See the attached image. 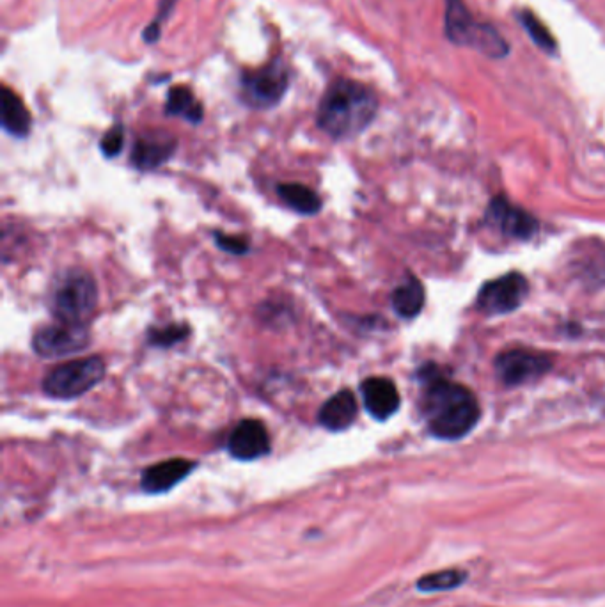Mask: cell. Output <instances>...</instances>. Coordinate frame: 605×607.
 Wrapping results in <instances>:
<instances>
[{"instance_id": "1", "label": "cell", "mask_w": 605, "mask_h": 607, "mask_svg": "<svg viewBox=\"0 0 605 607\" xmlns=\"http://www.w3.org/2000/svg\"><path fill=\"white\" fill-rule=\"evenodd\" d=\"M421 375L425 380L423 414L432 435L442 441H456L469 434L480 421L476 396L462 384L440 377L435 370Z\"/></svg>"}, {"instance_id": "2", "label": "cell", "mask_w": 605, "mask_h": 607, "mask_svg": "<svg viewBox=\"0 0 605 607\" xmlns=\"http://www.w3.org/2000/svg\"><path fill=\"white\" fill-rule=\"evenodd\" d=\"M377 111V95L370 87L355 80L339 79L325 91L316 123L332 139L346 141L370 127Z\"/></svg>"}, {"instance_id": "3", "label": "cell", "mask_w": 605, "mask_h": 607, "mask_svg": "<svg viewBox=\"0 0 605 607\" xmlns=\"http://www.w3.org/2000/svg\"><path fill=\"white\" fill-rule=\"evenodd\" d=\"M98 306V286L86 270L71 269L55 279L50 311L61 324L87 325Z\"/></svg>"}, {"instance_id": "4", "label": "cell", "mask_w": 605, "mask_h": 607, "mask_svg": "<svg viewBox=\"0 0 605 607\" xmlns=\"http://www.w3.org/2000/svg\"><path fill=\"white\" fill-rule=\"evenodd\" d=\"M446 36L456 45L476 48L488 57H504L508 43L492 25L474 20L471 11L460 0H449L446 9Z\"/></svg>"}, {"instance_id": "5", "label": "cell", "mask_w": 605, "mask_h": 607, "mask_svg": "<svg viewBox=\"0 0 605 607\" xmlns=\"http://www.w3.org/2000/svg\"><path fill=\"white\" fill-rule=\"evenodd\" d=\"M105 371V361L96 355L61 364L43 380V393L55 400L79 398L102 382Z\"/></svg>"}, {"instance_id": "6", "label": "cell", "mask_w": 605, "mask_h": 607, "mask_svg": "<svg viewBox=\"0 0 605 607\" xmlns=\"http://www.w3.org/2000/svg\"><path fill=\"white\" fill-rule=\"evenodd\" d=\"M242 98L252 109H272L283 100L290 73L281 61L263 66L260 70L249 71L242 77Z\"/></svg>"}, {"instance_id": "7", "label": "cell", "mask_w": 605, "mask_h": 607, "mask_svg": "<svg viewBox=\"0 0 605 607\" xmlns=\"http://www.w3.org/2000/svg\"><path fill=\"white\" fill-rule=\"evenodd\" d=\"M529 295V283L522 274H506L488 281L476 299V308L488 316L508 315L519 309Z\"/></svg>"}, {"instance_id": "8", "label": "cell", "mask_w": 605, "mask_h": 607, "mask_svg": "<svg viewBox=\"0 0 605 607\" xmlns=\"http://www.w3.org/2000/svg\"><path fill=\"white\" fill-rule=\"evenodd\" d=\"M91 336L87 325L57 324L47 325L34 334L32 348L45 359H63L79 354L89 345Z\"/></svg>"}, {"instance_id": "9", "label": "cell", "mask_w": 605, "mask_h": 607, "mask_svg": "<svg viewBox=\"0 0 605 607\" xmlns=\"http://www.w3.org/2000/svg\"><path fill=\"white\" fill-rule=\"evenodd\" d=\"M552 366L549 355L527 348L506 350L497 357L495 371L506 386H520L531 380L540 379Z\"/></svg>"}, {"instance_id": "10", "label": "cell", "mask_w": 605, "mask_h": 607, "mask_svg": "<svg viewBox=\"0 0 605 607\" xmlns=\"http://www.w3.org/2000/svg\"><path fill=\"white\" fill-rule=\"evenodd\" d=\"M228 450L236 460H258L270 451V437L267 426L258 419H244L233 428L229 435Z\"/></svg>"}, {"instance_id": "11", "label": "cell", "mask_w": 605, "mask_h": 607, "mask_svg": "<svg viewBox=\"0 0 605 607\" xmlns=\"http://www.w3.org/2000/svg\"><path fill=\"white\" fill-rule=\"evenodd\" d=\"M176 151V139L167 132H148L135 141L132 148V166L139 171H151L164 166Z\"/></svg>"}, {"instance_id": "12", "label": "cell", "mask_w": 605, "mask_h": 607, "mask_svg": "<svg viewBox=\"0 0 605 607\" xmlns=\"http://www.w3.org/2000/svg\"><path fill=\"white\" fill-rule=\"evenodd\" d=\"M361 393L364 407L378 421L391 418L400 409V393L393 380L370 377L362 382Z\"/></svg>"}, {"instance_id": "13", "label": "cell", "mask_w": 605, "mask_h": 607, "mask_svg": "<svg viewBox=\"0 0 605 607\" xmlns=\"http://www.w3.org/2000/svg\"><path fill=\"white\" fill-rule=\"evenodd\" d=\"M196 462L187 458H171L160 464L148 467L142 473L141 487L148 494H164L185 480L194 469Z\"/></svg>"}, {"instance_id": "14", "label": "cell", "mask_w": 605, "mask_h": 607, "mask_svg": "<svg viewBox=\"0 0 605 607\" xmlns=\"http://www.w3.org/2000/svg\"><path fill=\"white\" fill-rule=\"evenodd\" d=\"M492 221L501 228L504 235L515 238H531L538 229V222L529 213L510 205L506 199L499 198L492 201L488 208Z\"/></svg>"}, {"instance_id": "15", "label": "cell", "mask_w": 605, "mask_h": 607, "mask_svg": "<svg viewBox=\"0 0 605 607\" xmlns=\"http://www.w3.org/2000/svg\"><path fill=\"white\" fill-rule=\"evenodd\" d=\"M357 410L359 407L354 393L343 389L323 403L322 409L318 412V423L330 432H343L354 425Z\"/></svg>"}, {"instance_id": "16", "label": "cell", "mask_w": 605, "mask_h": 607, "mask_svg": "<svg viewBox=\"0 0 605 607\" xmlns=\"http://www.w3.org/2000/svg\"><path fill=\"white\" fill-rule=\"evenodd\" d=\"M0 114H2V128L13 137H27L31 132V112L25 107L22 98L16 95L13 89L2 86L0 93Z\"/></svg>"}, {"instance_id": "17", "label": "cell", "mask_w": 605, "mask_h": 607, "mask_svg": "<svg viewBox=\"0 0 605 607\" xmlns=\"http://www.w3.org/2000/svg\"><path fill=\"white\" fill-rule=\"evenodd\" d=\"M277 194L283 199L288 208L300 215H316L322 210V198L316 194L315 190L309 189L302 183H279L277 185Z\"/></svg>"}, {"instance_id": "18", "label": "cell", "mask_w": 605, "mask_h": 607, "mask_svg": "<svg viewBox=\"0 0 605 607\" xmlns=\"http://www.w3.org/2000/svg\"><path fill=\"white\" fill-rule=\"evenodd\" d=\"M391 304L396 315L401 318H414L423 311L425 306V288L417 281L416 277H409L405 283H401L393 292Z\"/></svg>"}, {"instance_id": "19", "label": "cell", "mask_w": 605, "mask_h": 607, "mask_svg": "<svg viewBox=\"0 0 605 607\" xmlns=\"http://www.w3.org/2000/svg\"><path fill=\"white\" fill-rule=\"evenodd\" d=\"M165 112L169 116H178V118L187 119L192 125H199L203 121L205 111L201 102H197L196 96L190 91L189 87L174 86L165 103Z\"/></svg>"}, {"instance_id": "20", "label": "cell", "mask_w": 605, "mask_h": 607, "mask_svg": "<svg viewBox=\"0 0 605 607\" xmlns=\"http://www.w3.org/2000/svg\"><path fill=\"white\" fill-rule=\"evenodd\" d=\"M465 579H467V574L462 570H456V568L440 570L435 574L421 577L417 581V588L425 593L448 592V590H455L458 586H462Z\"/></svg>"}, {"instance_id": "21", "label": "cell", "mask_w": 605, "mask_h": 607, "mask_svg": "<svg viewBox=\"0 0 605 607\" xmlns=\"http://www.w3.org/2000/svg\"><path fill=\"white\" fill-rule=\"evenodd\" d=\"M520 22L524 25L527 34L533 38L538 47L543 48L545 52H556V40L552 38L549 29L543 25L542 20L531 13V11H522L520 13Z\"/></svg>"}, {"instance_id": "22", "label": "cell", "mask_w": 605, "mask_h": 607, "mask_svg": "<svg viewBox=\"0 0 605 607\" xmlns=\"http://www.w3.org/2000/svg\"><path fill=\"white\" fill-rule=\"evenodd\" d=\"M189 336V327L185 324H171L165 327H155L148 332V343L153 347L169 348L178 345Z\"/></svg>"}, {"instance_id": "23", "label": "cell", "mask_w": 605, "mask_h": 607, "mask_svg": "<svg viewBox=\"0 0 605 607\" xmlns=\"http://www.w3.org/2000/svg\"><path fill=\"white\" fill-rule=\"evenodd\" d=\"M123 146H125V130L121 125H114V127L109 128L107 134L103 135L102 142H100L103 155L107 158L118 157L119 153L123 151Z\"/></svg>"}, {"instance_id": "24", "label": "cell", "mask_w": 605, "mask_h": 607, "mask_svg": "<svg viewBox=\"0 0 605 607\" xmlns=\"http://www.w3.org/2000/svg\"><path fill=\"white\" fill-rule=\"evenodd\" d=\"M215 242H217V245H219L222 251H226V253L229 254H236V256L249 253V249H251V244H249L247 238L228 235V233H220V231L215 233Z\"/></svg>"}, {"instance_id": "25", "label": "cell", "mask_w": 605, "mask_h": 607, "mask_svg": "<svg viewBox=\"0 0 605 607\" xmlns=\"http://www.w3.org/2000/svg\"><path fill=\"white\" fill-rule=\"evenodd\" d=\"M174 2L176 0H160V13H158L157 20L144 31V40L146 43H155L160 38V22L169 16L171 9H173Z\"/></svg>"}]
</instances>
